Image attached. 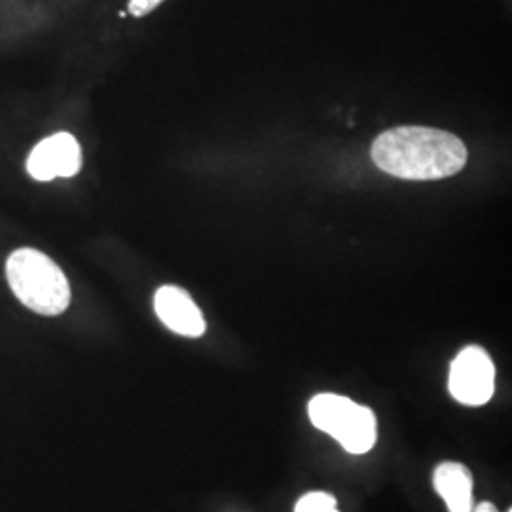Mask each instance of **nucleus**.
I'll return each mask as SVG.
<instances>
[{"label": "nucleus", "mask_w": 512, "mask_h": 512, "mask_svg": "<svg viewBox=\"0 0 512 512\" xmlns=\"http://www.w3.org/2000/svg\"><path fill=\"white\" fill-rule=\"evenodd\" d=\"M370 156L378 169L404 181H440L467 165V148L450 131L403 126L384 131Z\"/></svg>", "instance_id": "f257e3e1"}, {"label": "nucleus", "mask_w": 512, "mask_h": 512, "mask_svg": "<svg viewBox=\"0 0 512 512\" xmlns=\"http://www.w3.org/2000/svg\"><path fill=\"white\" fill-rule=\"evenodd\" d=\"M6 279L19 302L38 315H61L71 304L63 270L37 249H18L6 262Z\"/></svg>", "instance_id": "f03ea898"}, {"label": "nucleus", "mask_w": 512, "mask_h": 512, "mask_svg": "<svg viewBox=\"0 0 512 512\" xmlns=\"http://www.w3.org/2000/svg\"><path fill=\"white\" fill-rule=\"evenodd\" d=\"M313 427L327 433L346 452L363 456L378 440V420L372 408L336 393L315 395L308 404Z\"/></svg>", "instance_id": "7ed1b4c3"}, {"label": "nucleus", "mask_w": 512, "mask_h": 512, "mask_svg": "<svg viewBox=\"0 0 512 512\" xmlns=\"http://www.w3.org/2000/svg\"><path fill=\"white\" fill-rule=\"evenodd\" d=\"M450 395L465 406H484L492 401L495 366L488 351L480 346L461 349L450 366Z\"/></svg>", "instance_id": "20e7f679"}, {"label": "nucleus", "mask_w": 512, "mask_h": 512, "mask_svg": "<svg viewBox=\"0 0 512 512\" xmlns=\"http://www.w3.org/2000/svg\"><path fill=\"white\" fill-rule=\"evenodd\" d=\"M82 167V148L71 133H55L40 141L29 156L27 169L37 181L73 177Z\"/></svg>", "instance_id": "39448f33"}, {"label": "nucleus", "mask_w": 512, "mask_h": 512, "mask_svg": "<svg viewBox=\"0 0 512 512\" xmlns=\"http://www.w3.org/2000/svg\"><path fill=\"white\" fill-rule=\"evenodd\" d=\"M154 310L165 327L186 338H200L205 334L203 313L192 296L181 287L164 285L154 294Z\"/></svg>", "instance_id": "423d86ee"}, {"label": "nucleus", "mask_w": 512, "mask_h": 512, "mask_svg": "<svg viewBox=\"0 0 512 512\" xmlns=\"http://www.w3.org/2000/svg\"><path fill=\"white\" fill-rule=\"evenodd\" d=\"M435 492L446 503L448 512H473V473L458 461H444L433 473Z\"/></svg>", "instance_id": "0eeeda50"}, {"label": "nucleus", "mask_w": 512, "mask_h": 512, "mask_svg": "<svg viewBox=\"0 0 512 512\" xmlns=\"http://www.w3.org/2000/svg\"><path fill=\"white\" fill-rule=\"evenodd\" d=\"M294 512H340L336 507V497L327 492H310L302 495L294 507Z\"/></svg>", "instance_id": "6e6552de"}, {"label": "nucleus", "mask_w": 512, "mask_h": 512, "mask_svg": "<svg viewBox=\"0 0 512 512\" xmlns=\"http://www.w3.org/2000/svg\"><path fill=\"white\" fill-rule=\"evenodd\" d=\"M164 0H129V14L135 18H143L148 16L150 12H154Z\"/></svg>", "instance_id": "1a4fd4ad"}, {"label": "nucleus", "mask_w": 512, "mask_h": 512, "mask_svg": "<svg viewBox=\"0 0 512 512\" xmlns=\"http://www.w3.org/2000/svg\"><path fill=\"white\" fill-rule=\"evenodd\" d=\"M473 512H499V509L495 507L494 503L484 501V503H478L476 507H473Z\"/></svg>", "instance_id": "9d476101"}, {"label": "nucleus", "mask_w": 512, "mask_h": 512, "mask_svg": "<svg viewBox=\"0 0 512 512\" xmlns=\"http://www.w3.org/2000/svg\"><path fill=\"white\" fill-rule=\"evenodd\" d=\"M509 512H511V511H509Z\"/></svg>", "instance_id": "9b49d317"}]
</instances>
